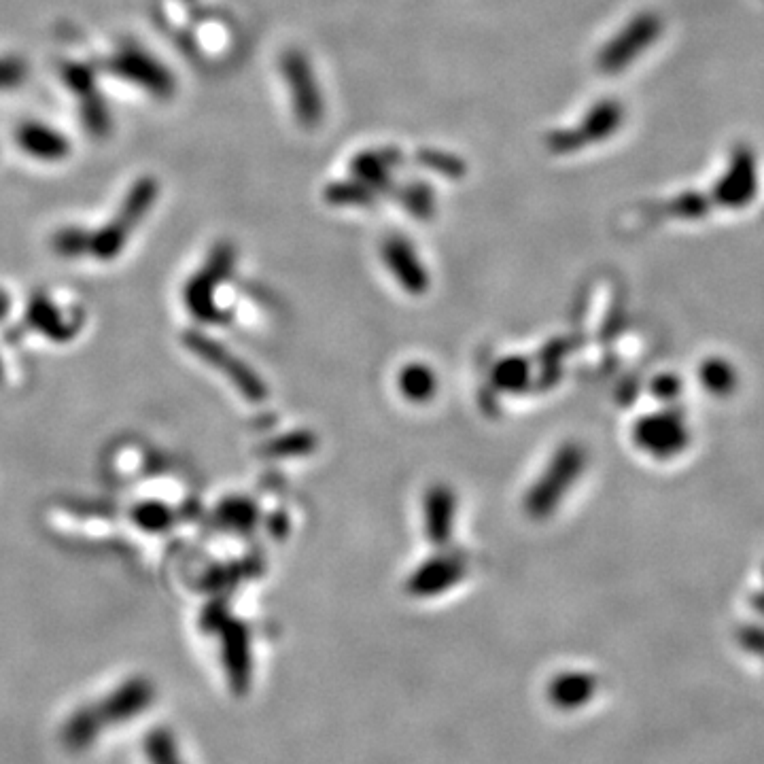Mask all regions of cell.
I'll list each match as a JSON object with an SVG mask.
<instances>
[{"instance_id": "obj_13", "label": "cell", "mask_w": 764, "mask_h": 764, "mask_svg": "<svg viewBox=\"0 0 764 764\" xmlns=\"http://www.w3.org/2000/svg\"><path fill=\"white\" fill-rule=\"evenodd\" d=\"M251 641L242 624H232L225 629V671L236 690H245L251 677Z\"/></svg>"}, {"instance_id": "obj_2", "label": "cell", "mask_w": 764, "mask_h": 764, "mask_svg": "<svg viewBox=\"0 0 764 764\" xmlns=\"http://www.w3.org/2000/svg\"><path fill=\"white\" fill-rule=\"evenodd\" d=\"M584 453L580 446L567 444L557 450L548 463L542 476L537 478V482L531 486L527 499H525V508L529 516L533 518H548L554 510H557L567 491L573 486V482L578 480L582 467H584Z\"/></svg>"}, {"instance_id": "obj_6", "label": "cell", "mask_w": 764, "mask_h": 764, "mask_svg": "<svg viewBox=\"0 0 764 764\" xmlns=\"http://www.w3.org/2000/svg\"><path fill=\"white\" fill-rule=\"evenodd\" d=\"M153 699V686L147 680H143V677H134V680L115 688L109 697H104L92 707L102 728H107L111 724H126L138 716H143V711L149 709Z\"/></svg>"}, {"instance_id": "obj_9", "label": "cell", "mask_w": 764, "mask_h": 764, "mask_svg": "<svg viewBox=\"0 0 764 764\" xmlns=\"http://www.w3.org/2000/svg\"><path fill=\"white\" fill-rule=\"evenodd\" d=\"M467 573V563L457 554L429 559L412 573L408 590L414 597H436L459 584Z\"/></svg>"}, {"instance_id": "obj_20", "label": "cell", "mask_w": 764, "mask_h": 764, "mask_svg": "<svg viewBox=\"0 0 764 764\" xmlns=\"http://www.w3.org/2000/svg\"><path fill=\"white\" fill-rule=\"evenodd\" d=\"M493 380L499 389H506L510 393L525 389V385L529 382V363L520 357L503 359L497 363Z\"/></svg>"}, {"instance_id": "obj_8", "label": "cell", "mask_w": 764, "mask_h": 764, "mask_svg": "<svg viewBox=\"0 0 764 764\" xmlns=\"http://www.w3.org/2000/svg\"><path fill=\"white\" fill-rule=\"evenodd\" d=\"M382 262L387 264L389 272L395 276V281L404 287V291L412 295H421L427 291V268L423 266L419 255H416L414 247L402 236H393L382 245Z\"/></svg>"}, {"instance_id": "obj_5", "label": "cell", "mask_w": 764, "mask_h": 764, "mask_svg": "<svg viewBox=\"0 0 764 764\" xmlns=\"http://www.w3.org/2000/svg\"><path fill=\"white\" fill-rule=\"evenodd\" d=\"M189 346L204 361L211 363L213 368L221 370L225 376H228L234 385L240 389V393L253 399V402H262V399L268 395L266 385L262 380H259V376L253 374L249 370V366H245V363H242L240 359H236V355H232L230 351H225L223 346H219L211 338L200 336V334H191Z\"/></svg>"}, {"instance_id": "obj_22", "label": "cell", "mask_w": 764, "mask_h": 764, "mask_svg": "<svg viewBox=\"0 0 764 764\" xmlns=\"http://www.w3.org/2000/svg\"><path fill=\"white\" fill-rule=\"evenodd\" d=\"M90 240H92V232L90 230H83V228H62L54 240H51V245H54V249L62 255V257H81L85 253H90Z\"/></svg>"}, {"instance_id": "obj_25", "label": "cell", "mask_w": 764, "mask_h": 764, "mask_svg": "<svg viewBox=\"0 0 764 764\" xmlns=\"http://www.w3.org/2000/svg\"><path fill=\"white\" fill-rule=\"evenodd\" d=\"M404 206L416 217H429L433 213V194L425 183H412L404 194Z\"/></svg>"}, {"instance_id": "obj_1", "label": "cell", "mask_w": 764, "mask_h": 764, "mask_svg": "<svg viewBox=\"0 0 764 764\" xmlns=\"http://www.w3.org/2000/svg\"><path fill=\"white\" fill-rule=\"evenodd\" d=\"M160 183L153 177H141L132 183L124 202L119 204L117 215L104 225V228L92 232L90 253L98 259H113L126 247L128 236L138 223L145 219L153 204L158 202Z\"/></svg>"}, {"instance_id": "obj_19", "label": "cell", "mask_w": 764, "mask_h": 764, "mask_svg": "<svg viewBox=\"0 0 764 764\" xmlns=\"http://www.w3.org/2000/svg\"><path fill=\"white\" fill-rule=\"evenodd\" d=\"M145 756L149 764H185L175 735L162 726L145 737Z\"/></svg>"}, {"instance_id": "obj_21", "label": "cell", "mask_w": 764, "mask_h": 764, "mask_svg": "<svg viewBox=\"0 0 764 764\" xmlns=\"http://www.w3.org/2000/svg\"><path fill=\"white\" fill-rule=\"evenodd\" d=\"M62 79L66 83V88L71 90L79 100L90 96L96 90V75L88 64H79V62H68L62 66Z\"/></svg>"}, {"instance_id": "obj_26", "label": "cell", "mask_w": 764, "mask_h": 764, "mask_svg": "<svg viewBox=\"0 0 764 764\" xmlns=\"http://www.w3.org/2000/svg\"><path fill=\"white\" fill-rule=\"evenodd\" d=\"M423 162L436 166L438 172H444V175H450V177H459L463 172L461 162L457 158H450V155H442V153L423 155Z\"/></svg>"}, {"instance_id": "obj_17", "label": "cell", "mask_w": 764, "mask_h": 764, "mask_svg": "<svg viewBox=\"0 0 764 764\" xmlns=\"http://www.w3.org/2000/svg\"><path fill=\"white\" fill-rule=\"evenodd\" d=\"M639 444L652 453H669L677 448V427L667 419H648L637 427Z\"/></svg>"}, {"instance_id": "obj_28", "label": "cell", "mask_w": 764, "mask_h": 764, "mask_svg": "<svg viewBox=\"0 0 764 764\" xmlns=\"http://www.w3.org/2000/svg\"><path fill=\"white\" fill-rule=\"evenodd\" d=\"M7 306H9V300H7V295H5L3 291H0V317H3V315H5V312H7Z\"/></svg>"}, {"instance_id": "obj_12", "label": "cell", "mask_w": 764, "mask_h": 764, "mask_svg": "<svg viewBox=\"0 0 764 764\" xmlns=\"http://www.w3.org/2000/svg\"><path fill=\"white\" fill-rule=\"evenodd\" d=\"M597 677L584 671H565L559 673L548 686V699L559 709H578L584 707L597 692Z\"/></svg>"}, {"instance_id": "obj_18", "label": "cell", "mask_w": 764, "mask_h": 764, "mask_svg": "<svg viewBox=\"0 0 764 764\" xmlns=\"http://www.w3.org/2000/svg\"><path fill=\"white\" fill-rule=\"evenodd\" d=\"M79 107H81V121H83L85 130H88L94 138L109 136V132L113 128V117H111L109 104H107V100H104V96L94 92L90 96L81 98Z\"/></svg>"}, {"instance_id": "obj_4", "label": "cell", "mask_w": 764, "mask_h": 764, "mask_svg": "<svg viewBox=\"0 0 764 764\" xmlns=\"http://www.w3.org/2000/svg\"><path fill=\"white\" fill-rule=\"evenodd\" d=\"M281 73L291 92L293 113L300 126L317 128L325 113V102L308 58L298 49H289L281 60Z\"/></svg>"}, {"instance_id": "obj_23", "label": "cell", "mask_w": 764, "mask_h": 764, "mask_svg": "<svg viewBox=\"0 0 764 764\" xmlns=\"http://www.w3.org/2000/svg\"><path fill=\"white\" fill-rule=\"evenodd\" d=\"M329 200L340 202V204H357L363 206L374 198V189H370L366 183H361L355 179V183H340L332 185V189L327 191Z\"/></svg>"}, {"instance_id": "obj_27", "label": "cell", "mask_w": 764, "mask_h": 764, "mask_svg": "<svg viewBox=\"0 0 764 764\" xmlns=\"http://www.w3.org/2000/svg\"><path fill=\"white\" fill-rule=\"evenodd\" d=\"M743 646L750 648L756 654H764V633L748 631V633H745V637H743Z\"/></svg>"}, {"instance_id": "obj_15", "label": "cell", "mask_w": 764, "mask_h": 764, "mask_svg": "<svg viewBox=\"0 0 764 764\" xmlns=\"http://www.w3.org/2000/svg\"><path fill=\"white\" fill-rule=\"evenodd\" d=\"M399 391L414 404L429 402L438 391V376L425 363H408L397 378Z\"/></svg>"}, {"instance_id": "obj_24", "label": "cell", "mask_w": 764, "mask_h": 764, "mask_svg": "<svg viewBox=\"0 0 764 764\" xmlns=\"http://www.w3.org/2000/svg\"><path fill=\"white\" fill-rule=\"evenodd\" d=\"M28 79V64L22 58L3 56L0 58V92L15 90Z\"/></svg>"}, {"instance_id": "obj_11", "label": "cell", "mask_w": 764, "mask_h": 764, "mask_svg": "<svg viewBox=\"0 0 764 764\" xmlns=\"http://www.w3.org/2000/svg\"><path fill=\"white\" fill-rule=\"evenodd\" d=\"M425 531L433 544H446L453 535L457 518V497L446 484L431 486L425 495Z\"/></svg>"}, {"instance_id": "obj_16", "label": "cell", "mask_w": 764, "mask_h": 764, "mask_svg": "<svg viewBox=\"0 0 764 764\" xmlns=\"http://www.w3.org/2000/svg\"><path fill=\"white\" fill-rule=\"evenodd\" d=\"M588 121L582 126V130H569V132H559L554 134L550 138V147L554 151H569V149H576L580 145H584L586 141H593V138H597V134L601 132H607L612 126H614V113H610V109H601L597 113H593L590 117H586Z\"/></svg>"}, {"instance_id": "obj_14", "label": "cell", "mask_w": 764, "mask_h": 764, "mask_svg": "<svg viewBox=\"0 0 764 764\" xmlns=\"http://www.w3.org/2000/svg\"><path fill=\"white\" fill-rule=\"evenodd\" d=\"M399 162V155L397 151H368L359 155V158H355L353 162V172H355V179L366 183L370 189H380L382 185H385L389 181V175L391 170L395 168V164Z\"/></svg>"}, {"instance_id": "obj_10", "label": "cell", "mask_w": 764, "mask_h": 764, "mask_svg": "<svg viewBox=\"0 0 764 764\" xmlns=\"http://www.w3.org/2000/svg\"><path fill=\"white\" fill-rule=\"evenodd\" d=\"M15 141L30 158L41 162H60L71 155V141L56 128L41 121H26L15 132Z\"/></svg>"}, {"instance_id": "obj_3", "label": "cell", "mask_w": 764, "mask_h": 764, "mask_svg": "<svg viewBox=\"0 0 764 764\" xmlns=\"http://www.w3.org/2000/svg\"><path fill=\"white\" fill-rule=\"evenodd\" d=\"M107 71L158 98H170L177 90L175 75L158 58L136 45L115 51L107 60Z\"/></svg>"}, {"instance_id": "obj_7", "label": "cell", "mask_w": 764, "mask_h": 764, "mask_svg": "<svg viewBox=\"0 0 764 764\" xmlns=\"http://www.w3.org/2000/svg\"><path fill=\"white\" fill-rule=\"evenodd\" d=\"M234 262V253L230 247H219L204 270H200L194 279L189 281L187 291H185V300L194 312L196 317H211L213 315V295H215V285L223 279H228V274L232 270Z\"/></svg>"}]
</instances>
